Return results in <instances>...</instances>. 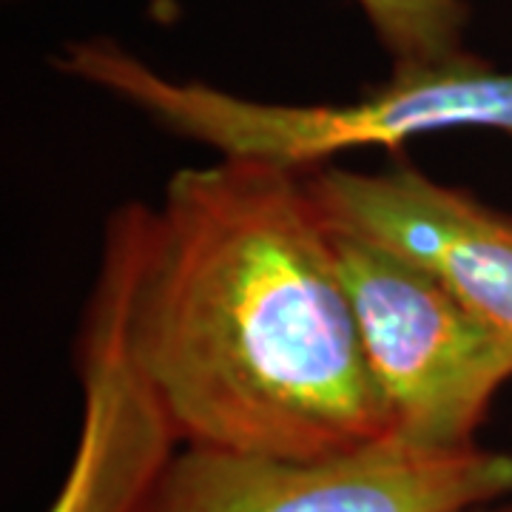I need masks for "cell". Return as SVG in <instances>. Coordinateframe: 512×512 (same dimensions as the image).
<instances>
[{"label":"cell","mask_w":512,"mask_h":512,"mask_svg":"<svg viewBox=\"0 0 512 512\" xmlns=\"http://www.w3.org/2000/svg\"><path fill=\"white\" fill-rule=\"evenodd\" d=\"M131 345L183 447L316 458L393 436L302 171L220 157L168 177Z\"/></svg>","instance_id":"1"},{"label":"cell","mask_w":512,"mask_h":512,"mask_svg":"<svg viewBox=\"0 0 512 512\" xmlns=\"http://www.w3.org/2000/svg\"><path fill=\"white\" fill-rule=\"evenodd\" d=\"M60 72L117 94L165 131L214 148L222 160H256L291 171L330 165L353 148L404 143L444 131H501L512 137V72L484 57L393 69L390 80L350 103L282 106L237 97L205 83L168 80L111 40L69 43Z\"/></svg>","instance_id":"2"},{"label":"cell","mask_w":512,"mask_h":512,"mask_svg":"<svg viewBox=\"0 0 512 512\" xmlns=\"http://www.w3.org/2000/svg\"><path fill=\"white\" fill-rule=\"evenodd\" d=\"M328 225L393 439L441 453L476 447L512 379V345L430 268Z\"/></svg>","instance_id":"3"},{"label":"cell","mask_w":512,"mask_h":512,"mask_svg":"<svg viewBox=\"0 0 512 512\" xmlns=\"http://www.w3.org/2000/svg\"><path fill=\"white\" fill-rule=\"evenodd\" d=\"M510 495V453L390 436L316 458L180 447L148 512H467Z\"/></svg>","instance_id":"4"},{"label":"cell","mask_w":512,"mask_h":512,"mask_svg":"<svg viewBox=\"0 0 512 512\" xmlns=\"http://www.w3.org/2000/svg\"><path fill=\"white\" fill-rule=\"evenodd\" d=\"M151 205L123 202L106 222L97 279L74 345L83 424L49 512H148L183 441L131 345V302Z\"/></svg>","instance_id":"5"},{"label":"cell","mask_w":512,"mask_h":512,"mask_svg":"<svg viewBox=\"0 0 512 512\" xmlns=\"http://www.w3.org/2000/svg\"><path fill=\"white\" fill-rule=\"evenodd\" d=\"M305 177L325 220L430 268L512 345V214L410 163Z\"/></svg>","instance_id":"6"},{"label":"cell","mask_w":512,"mask_h":512,"mask_svg":"<svg viewBox=\"0 0 512 512\" xmlns=\"http://www.w3.org/2000/svg\"><path fill=\"white\" fill-rule=\"evenodd\" d=\"M393 69L441 66L467 55L464 32L470 6L464 0H359Z\"/></svg>","instance_id":"7"},{"label":"cell","mask_w":512,"mask_h":512,"mask_svg":"<svg viewBox=\"0 0 512 512\" xmlns=\"http://www.w3.org/2000/svg\"><path fill=\"white\" fill-rule=\"evenodd\" d=\"M467 512H512V501H495V504H484V507H476V510H467Z\"/></svg>","instance_id":"8"}]
</instances>
